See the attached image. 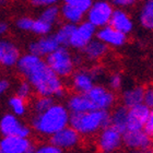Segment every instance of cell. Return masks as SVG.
<instances>
[{"label": "cell", "instance_id": "6da1fadb", "mask_svg": "<svg viewBox=\"0 0 153 153\" xmlns=\"http://www.w3.org/2000/svg\"><path fill=\"white\" fill-rule=\"evenodd\" d=\"M18 70L25 76L38 95L60 97L65 88L61 78L42 59V57L29 53L21 56L18 61Z\"/></svg>", "mask_w": 153, "mask_h": 153}, {"label": "cell", "instance_id": "7a4b0ae2", "mask_svg": "<svg viewBox=\"0 0 153 153\" xmlns=\"http://www.w3.org/2000/svg\"><path fill=\"white\" fill-rule=\"evenodd\" d=\"M69 120V109L60 104H54L47 111L36 114L32 118L31 125L36 132L51 137L59 130L67 127Z\"/></svg>", "mask_w": 153, "mask_h": 153}, {"label": "cell", "instance_id": "3957f363", "mask_svg": "<svg viewBox=\"0 0 153 153\" xmlns=\"http://www.w3.org/2000/svg\"><path fill=\"white\" fill-rule=\"evenodd\" d=\"M69 125L81 136H91L111 125V114L106 109L71 113Z\"/></svg>", "mask_w": 153, "mask_h": 153}, {"label": "cell", "instance_id": "277c9868", "mask_svg": "<svg viewBox=\"0 0 153 153\" xmlns=\"http://www.w3.org/2000/svg\"><path fill=\"white\" fill-rule=\"evenodd\" d=\"M45 61L60 78H67L74 72V59L66 46L58 47L48 55Z\"/></svg>", "mask_w": 153, "mask_h": 153}, {"label": "cell", "instance_id": "5b68a950", "mask_svg": "<svg viewBox=\"0 0 153 153\" xmlns=\"http://www.w3.org/2000/svg\"><path fill=\"white\" fill-rule=\"evenodd\" d=\"M114 4L109 0H95L90 7L86 14V21L101 29L108 25L114 12Z\"/></svg>", "mask_w": 153, "mask_h": 153}, {"label": "cell", "instance_id": "8992f818", "mask_svg": "<svg viewBox=\"0 0 153 153\" xmlns=\"http://www.w3.org/2000/svg\"><path fill=\"white\" fill-rule=\"evenodd\" d=\"M123 132L109 125L103 128L97 137V147L103 153H112L119 149L123 142Z\"/></svg>", "mask_w": 153, "mask_h": 153}, {"label": "cell", "instance_id": "52a82bcc", "mask_svg": "<svg viewBox=\"0 0 153 153\" xmlns=\"http://www.w3.org/2000/svg\"><path fill=\"white\" fill-rule=\"evenodd\" d=\"M0 132L2 134L3 137L19 136L23 138H29L31 134V129L29 126L21 124L16 115L6 114L0 119Z\"/></svg>", "mask_w": 153, "mask_h": 153}, {"label": "cell", "instance_id": "ba28073f", "mask_svg": "<svg viewBox=\"0 0 153 153\" xmlns=\"http://www.w3.org/2000/svg\"><path fill=\"white\" fill-rule=\"evenodd\" d=\"M96 32L97 30L93 24L89 21H82L76 25L69 46L76 49H83L94 38V36H96Z\"/></svg>", "mask_w": 153, "mask_h": 153}, {"label": "cell", "instance_id": "9c48e42d", "mask_svg": "<svg viewBox=\"0 0 153 153\" xmlns=\"http://www.w3.org/2000/svg\"><path fill=\"white\" fill-rule=\"evenodd\" d=\"M86 94L91 101L94 109H106L108 111L115 103V95L111 90L102 85H94Z\"/></svg>", "mask_w": 153, "mask_h": 153}, {"label": "cell", "instance_id": "30bf717a", "mask_svg": "<svg viewBox=\"0 0 153 153\" xmlns=\"http://www.w3.org/2000/svg\"><path fill=\"white\" fill-rule=\"evenodd\" d=\"M150 112L151 108L148 107L144 103L128 108L127 131L143 130L144 126L149 119V116H150Z\"/></svg>", "mask_w": 153, "mask_h": 153}, {"label": "cell", "instance_id": "8fae6325", "mask_svg": "<svg viewBox=\"0 0 153 153\" xmlns=\"http://www.w3.org/2000/svg\"><path fill=\"white\" fill-rule=\"evenodd\" d=\"M123 142L127 148L134 150H149L152 146V138L143 130H128L123 134Z\"/></svg>", "mask_w": 153, "mask_h": 153}, {"label": "cell", "instance_id": "7c38bea8", "mask_svg": "<svg viewBox=\"0 0 153 153\" xmlns=\"http://www.w3.org/2000/svg\"><path fill=\"white\" fill-rule=\"evenodd\" d=\"M80 136L81 134L76 129H74L71 126H69V127L67 126L64 129H61L51 136V143L60 148L61 150H68V149L74 148L79 143Z\"/></svg>", "mask_w": 153, "mask_h": 153}, {"label": "cell", "instance_id": "4fadbf2b", "mask_svg": "<svg viewBox=\"0 0 153 153\" xmlns=\"http://www.w3.org/2000/svg\"><path fill=\"white\" fill-rule=\"evenodd\" d=\"M32 148L29 138L7 136L0 140V149L3 153H27Z\"/></svg>", "mask_w": 153, "mask_h": 153}, {"label": "cell", "instance_id": "5bb4252c", "mask_svg": "<svg viewBox=\"0 0 153 153\" xmlns=\"http://www.w3.org/2000/svg\"><path fill=\"white\" fill-rule=\"evenodd\" d=\"M96 38H99L100 41L105 43L107 46H112V47H120V46L126 44V42H127L126 34L114 29L109 24L97 30Z\"/></svg>", "mask_w": 153, "mask_h": 153}, {"label": "cell", "instance_id": "9a60e30c", "mask_svg": "<svg viewBox=\"0 0 153 153\" xmlns=\"http://www.w3.org/2000/svg\"><path fill=\"white\" fill-rule=\"evenodd\" d=\"M58 47H60V45L56 39L55 35H45L37 39L36 42H33L30 45L29 51L30 53L39 56V57H47L48 55L55 51Z\"/></svg>", "mask_w": 153, "mask_h": 153}, {"label": "cell", "instance_id": "2e32d148", "mask_svg": "<svg viewBox=\"0 0 153 153\" xmlns=\"http://www.w3.org/2000/svg\"><path fill=\"white\" fill-rule=\"evenodd\" d=\"M19 48L12 42L0 39V65L4 67H12L20 59Z\"/></svg>", "mask_w": 153, "mask_h": 153}, {"label": "cell", "instance_id": "e0dca14e", "mask_svg": "<svg viewBox=\"0 0 153 153\" xmlns=\"http://www.w3.org/2000/svg\"><path fill=\"white\" fill-rule=\"evenodd\" d=\"M109 25L126 35L129 34L134 29V22L129 13L126 11V9H119V8H116L114 10Z\"/></svg>", "mask_w": 153, "mask_h": 153}, {"label": "cell", "instance_id": "ac0fdd59", "mask_svg": "<svg viewBox=\"0 0 153 153\" xmlns=\"http://www.w3.org/2000/svg\"><path fill=\"white\" fill-rule=\"evenodd\" d=\"M94 76L91 71L79 70L72 76V88L76 93H88L94 86Z\"/></svg>", "mask_w": 153, "mask_h": 153}, {"label": "cell", "instance_id": "d6986e66", "mask_svg": "<svg viewBox=\"0 0 153 153\" xmlns=\"http://www.w3.org/2000/svg\"><path fill=\"white\" fill-rule=\"evenodd\" d=\"M68 109L70 113H84L93 111V105L86 94L76 93L68 100Z\"/></svg>", "mask_w": 153, "mask_h": 153}, {"label": "cell", "instance_id": "ffe728a7", "mask_svg": "<svg viewBox=\"0 0 153 153\" xmlns=\"http://www.w3.org/2000/svg\"><path fill=\"white\" fill-rule=\"evenodd\" d=\"M83 55L89 60H99L107 53V45L100 41L99 38H93L89 44L82 49Z\"/></svg>", "mask_w": 153, "mask_h": 153}, {"label": "cell", "instance_id": "44dd1931", "mask_svg": "<svg viewBox=\"0 0 153 153\" xmlns=\"http://www.w3.org/2000/svg\"><path fill=\"white\" fill-rule=\"evenodd\" d=\"M144 92H146V89H143L142 86H134L124 91L121 96L124 106L131 108L136 105L142 104L144 99Z\"/></svg>", "mask_w": 153, "mask_h": 153}, {"label": "cell", "instance_id": "7402d4cb", "mask_svg": "<svg viewBox=\"0 0 153 153\" xmlns=\"http://www.w3.org/2000/svg\"><path fill=\"white\" fill-rule=\"evenodd\" d=\"M127 121L128 107L126 106H119L113 112V114H111V125L123 134L127 131Z\"/></svg>", "mask_w": 153, "mask_h": 153}, {"label": "cell", "instance_id": "603a6c76", "mask_svg": "<svg viewBox=\"0 0 153 153\" xmlns=\"http://www.w3.org/2000/svg\"><path fill=\"white\" fill-rule=\"evenodd\" d=\"M139 22L147 30H153V0H143L139 10Z\"/></svg>", "mask_w": 153, "mask_h": 153}, {"label": "cell", "instance_id": "cb8c5ba5", "mask_svg": "<svg viewBox=\"0 0 153 153\" xmlns=\"http://www.w3.org/2000/svg\"><path fill=\"white\" fill-rule=\"evenodd\" d=\"M60 14L62 19L67 23H72V24H79L83 21L85 13L81 11L80 9L72 7L70 4H66L64 3L60 9Z\"/></svg>", "mask_w": 153, "mask_h": 153}, {"label": "cell", "instance_id": "d4e9b609", "mask_svg": "<svg viewBox=\"0 0 153 153\" xmlns=\"http://www.w3.org/2000/svg\"><path fill=\"white\" fill-rule=\"evenodd\" d=\"M74 29H76V24L66 22L57 30V32L55 33L54 35L60 46H66V47L69 46L71 36L74 32Z\"/></svg>", "mask_w": 153, "mask_h": 153}, {"label": "cell", "instance_id": "484cf974", "mask_svg": "<svg viewBox=\"0 0 153 153\" xmlns=\"http://www.w3.org/2000/svg\"><path fill=\"white\" fill-rule=\"evenodd\" d=\"M60 16H61L60 9L55 4V6L46 7L44 11L41 13L39 18H41L42 20L46 21L47 23H49V24H51V25H54L55 23L58 21V19H59Z\"/></svg>", "mask_w": 153, "mask_h": 153}, {"label": "cell", "instance_id": "4316f807", "mask_svg": "<svg viewBox=\"0 0 153 153\" xmlns=\"http://www.w3.org/2000/svg\"><path fill=\"white\" fill-rule=\"evenodd\" d=\"M9 106L13 114L16 116H22L26 113V102L25 100L16 95L9 100Z\"/></svg>", "mask_w": 153, "mask_h": 153}, {"label": "cell", "instance_id": "83f0119b", "mask_svg": "<svg viewBox=\"0 0 153 153\" xmlns=\"http://www.w3.org/2000/svg\"><path fill=\"white\" fill-rule=\"evenodd\" d=\"M54 97L53 96H45V95H38V97L34 102V109L37 114L43 113L45 111H47L48 108H51V106L54 105Z\"/></svg>", "mask_w": 153, "mask_h": 153}, {"label": "cell", "instance_id": "f1b7e54d", "mask_svg": "<svg viewBox=\"0 0 153 153\" xmlns=\"http://www.w3.org/2000/svg\"><path fill=\"white\" fill-rule=\"evenodd\" d=\"M51 27H53L51 24L47 23L46 21H44V20H42L41 18H38V19L34 20L32 32L37 34V35L45 36L49 34V32L51 31Z\"/></svg>", "mask_w": 153, "mask_h": 153}, {"label": "cell", "instance_id": "f546056e", "mask_svg": "<svg viewBox=\"0 0 153 153\" xmlns=\"http://www.w3.org/2000/svg\"><path fill=\"white\" fill-rule=\"evenodd\" d=\"M64 3L66 4H70L72 7H76L84 13L88 12V10L90 9V7L92 6L93 0H62Z\"/></svg>", "mask_w": 153, "mask_h": 153}, {"label": "cell", "instance_id": "4dcf8cb0", "mask_svg": "<svg viewBox=\"0 0 153 153\" xmlns=\"http://www.w3.org/2000/svg\"><path fill=\"white\" fill-rule=\"evenodd\" d=\"M32 89L33 86L31 85V83L29 81H23V82L20 83L19 88H18L16 95L24 100L29 99L30 96H31V94H32Z\"/></svg>", "mask_w": 153, "mask_h": 153}, {"label": "cell", "instance_id": "1f68e13d", "mask_svg": "<svg viewBox=\"0 0 153 153\" xmlns=\"http://www.w3.org/2000/svg\"><path fill=\"white\" fill-rule=\"evenodd\" d=\"M33 153H62V150L60 148L54 146L53 143H47L42 144L38 148H35Z\"/></svg>", "mask_w": 153, "mask_h": 153}, {"label": "cell", "instance_id": "d6a6232c", "mask_svg": "<svg viewBox=\"0 0 153 153\" xmlns=\"http://www.w3.org/2000/svg\"><path fill=\"white\" fill-rule=\"evenodd\" d=\"M33 24H34V20L31 19V18H27V16L21 18L16 21V26L22 31H31L32 32Z\"/></svg>", "mask_w": 153, "mask_h": 153}, {"label": "cell", "instance_id": "836d02e7", "mask_svg": "<svg viewBox=\"0 0 153 153\" xmlns=\"http://www.w3.org/2000/svg\"><path fill=\"white\" fill-rule=\"evenodd\" d=\"M108 84L111 89L117 91V90L120 89L121 85H123V78H121L120 74H112L108 79Z\"/></svg>", "mask_w": 153, "mask_h": 153}, {"label": "cell", "instance_id": "e575fe53", "mask_svg": "<svg viewBox=\"0 0 153 153\" xmlns=\"http://www.w3.org/2000/svg\"><path fill=\"white\" fill-rule=\"evenodd\" d=\"M137 2V0H112V3L114 7L119 8V9H127L130 8Z\"/></svg>", "mask_w": 153, "mask_h": 153}, {"label": "cell", "instance_id": "d590c367", "mask_svg": "<svg viewBox=\"0 0 153 153\" xmlns=\"http://www.w3.org/2000/svg\"><path fill=\"white\" fill-rule=\"evenodd\" d=\"M143 103L148 107H150L151 109L153 108V88H149V89L146 90Z\"/></svg>", "mask_w": 153, "mask_h": 153}, {"label": "cell", "instance_id": "8d00e7d4", "mask_svg": "<svg viewBox=\"0 0 153 153\" xmlns=\"http://www.w3.org/2000/svg\"><path fill=\"white\" fill-rule=\"evenodd\" d=\"M57 2L58 0H31V3L35 7H51Z\"/></svg>", "mask_w": 153, "mask_h": 153}, {"label": "cell", "instance_id": "74e56055", "mask_svg": "<svg viewBox=\"0 0 153 153\" xmlns=\"http://www.w3.org/2000/svg\"><path fill=\"white\" fill-rule=\"evenodd\" d=\"M144 131H146V132H147V134L153 139V108L151 109L149 119H148L147 124H146V126H144Z\"/></svg>", "mask_w": 153, "mask_h": 153}, {"label": "cell", "instance_id": "f35d334b", "mask_svg": "<svg viewBox=\"0 0 153 153\" xmlns=\"http://www.w3.org/2000/svg\"><path fill=\"white\" fill-rule=\"evenodd\" d=\"M9 88V82L7 80H0V95L3 94Z\"/></svg>", "mask_w": 153, "mask_h": 153}, {"label": "cell", "instance_id": "ab89813d", "mask_svg": "<svg viewBox=\"0 0 153 153\" xmlns=\"http://www.w3.org/2000/svg\"><path fill=\"white\" fill-rule=\"evenodd\" d=\"M7 31H8V25H7L6 23L0 22V36L3 35Z\"/></svg>", "mask_w": 153, "mask_h": 153}, {"label": "cell", "instance_id": "60d3db41", "mask_svg": "<svg viewBox=\"0 0 153 153\" xmlns=\"http://www.w3.org/2000/svg\"><path fill=\"white\" fill-rule=\"evenodd\" d=\"M136 153H153V151H151V150H141V151H137Z\"/></svg>", "mask_w": 153, "mask_h": 153}, {"label": "cell", "instance_id": "b9f144b4", "mask_svg": "<svg viewBox=\"0 0 153 153\" xmlns=\"http://www.w3.org/2000/svg\"><path fill=\"white\" fill-rule=\"evenodd\" d=\"M2 2H3V0H0V6L2 4Z\"/></svg>", "mask_w": 153, "mask_h": 153}, {"label": "cell", "instance_id": "7bdbcfd3", "mask_svg": "<svg viewBox=\"0 0 153 153\" xmlns=\"http://www.w3.org/2000/svg\"><path fill=\"white\" fill-rule=\"evenodd\" d=\"M0 153H3V152H2V151H1V149H0Z\"/></svg>", "mask_w": 153, "mask_h": 153}]
</instances>
